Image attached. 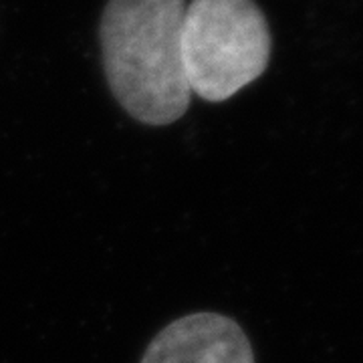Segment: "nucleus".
<instances>
[{
	"mask_svg": "<svg viewBox=\"0 0 363 363\" xmlns=\"http://www.w3.org/2000/svg\"><path fill=\"white\" fill-rule=\"evenodd\" d=\"M142 363H255V351L233 317L192 313L166 325Z\"/></svg>",
	"mask_w": 363,
	"mask_h": 363,
	"instance_id": "nucleus-3",
	"label": "nucleus"
},
{
	"mask_svg": "<svg viewBox=\"0 0 363 363\" xmlns=\"http://www.w3.org/2000/svg\"><path fill=\"white\" fill-rule=\"evenodd\" d=\"M271 49L269 23L255 0H192L184 11L186 81L204 101H226L257 81Z\"/></svg>",
	"mask_w": 363,
	"mask_h": 363,
	"instance_id": "nucleus-2",
	"label": "nucleus"
},
{
	"mask_svg": "<svg viewBox=\"0 0 363 363\" xmlns=\"http://www.w3.org/2000/svg\"><path fill=\"white\" fill-rule=\"evenodd\" d=\"M186 0H109L99 39L107 85L135 121L169 125L190 107L182 61Z\"/></svg>",
	"mask_w": 363,
	"mask_h": 363,
	"instance_id": "nucleus-1",
	"label": "nucleus"
}]
</instances>
